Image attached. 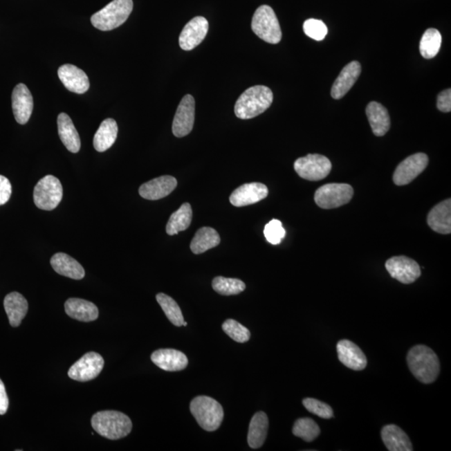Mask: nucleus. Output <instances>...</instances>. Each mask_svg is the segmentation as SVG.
I'll return each mask as SVG.
<instances>
[{
    "instance_id": "1",
    "label": "nucleus",
    "mask_w": 451,
    "mask_h": 451,
    "mask_svg": "<svg viewBox=\"0 0 451 451\" xmlns=\"http://www.w3.org/2000/svg\"><path fill=\"white\" fill-rule=\"evenodd\" d=\"M407 364L413 376L424 384H432L440 374V360L436 353L425 345H416L409 350Z\"/></svg>"
},
{
    "instance_id": "2",
    "label": "nucleus",
    "mask_w": 451,
    "mask_h": 451,
    "mask_svg": "<svg viewBox=\"0 0 451 451\" xmlns=\"http://www.w3.org/2000/svg\"><path fill=\"white\" fill-rule=\"evenodd\" d=\"M273 100V91L265 86L248 88L235 104V114L241 120H248L263 114L271 107Z\"/></svg>"
},
{
    "instance_id": "3",
    "label": "nucleus",
    "mask_w": 451,
    "mask_h": 451,
    "mask_svg": "<svg viewBox=\"0 0 451 451\" xmlns=\"http://www.w3.org/2000/svg\"><path fill=\"white\" fill-rule=\"evenodd\" d=\"M91 425L95 432L109 440L127 437L132 430V422L127 414L115 410H104L94 414Z\"/></svg>"
},
{
    "instance_id": "4",
    "label": "nucleus",
    "mask_w": 451,
    "mask_h": 451,
    "mask_svg": "<svg viewBox=\"0 0 451 451\" xmlns=\"http://www.w3.org/2000/svg\"><path fill=\"white\" fill-rule=\"evenodd\" d=\"M190 410L193 417L206 432H215L223 421V406L211 397L197 396L191 402Z\"/></svg>"
},
{
    "instance_id": "5",
    "label": "nucleus",
    "mask_w": 451,
    "mask_h": 451,
    "mask_svg": "<svg viewBox=\"0 0 451 451\" xmlns=\"http://www.w3.org/2000/svg\"><path fill=\"white\" fill-rule=\"evenodd\" d=\"M132 10V0H113L102 10L92 15V25L102 31L115 30L127 21Z\"/></svg>"
},
{
    "instance_id": "6",
    "label": "nucleus",
    "mask_w": 451,
    "mask_h": 451,
    "mask_svg": "<svg viewBox=\"0 0 451 451\" xmlns=\"http://www.w3.org/2000/svg\"><path fill=\"white\" fill-rule=\"evenodd\" d=\"M252 30L265 42L276 44L282 39V30L275 10L268 6L257 8L252 20Z\"/></svg>"
},
{
    "instance_id": "7",
    "label": "nucleus",
    "mask_w": 451,
    "mask_h": 451,
    "mask_svg": "<svg viewBox=\"0 0 451 451\" xmlns=\"http://www.w3.org/2000/svg\"><path fill=\"white\" fill-rule=\"evenodd\" d=\"M63 197V187L57 177L48 175L39 180L34 190L36 207L51 211L57 208Z\"/></svg>"
},
{
    "instance_id": "8",
    "label": "nucleus",
    "mask_w": 451,
    "mask_h": 451,
    "mask_svg": "<svg viewBox=\"0 0 451 451\" xmlns=\"http://www.w3.org/2000/svg\"><path fill=\"white\" fill-rule=\"evenodd\" d=\"M353 195V189L350 185L330 183L317 189L314 200L321 208L333 209L349 203Z\"/></svg>"
},
{
    "instance_id": "9",
    "label": "nucleus",
    "mask_w": 451,
    "mask_h": 451,
    "mask_svg": "<svg viewBox=\"0 0 451 451\" xmlns=\"http://www.w3.org/2000/svg\"><path fill=\"white\" fill-rule=\"evenodd\" d=\"M332 164L327 157L319 154H309L300 157L295 163V170L302 178L308 181H320L331 172Z\"/></svg>"
},
{
    "instance_id": "10",
    "label": "nucleus",
    "mask_w": 451,
    "mask_h": 451,
    "mask_svg": "<svg viewBox=\"0 0 451 451\" xmlns=\"http://www.w3.org/2000/svg\"><path fill=\"white\" fill-rule=\"evenodd\" d=\"M104 365V361L102 356L95 352L87 353L71 366L68 376L76 381H90L99 376Z\"/></svg>"
},
{
    "instance_id": "11",
    "label": "nucleus",
    "mask_w": 451,
    "mask_h": 451,
    "mask_svg": "<svg viewBox=\"0 0 451 451\" xmlns=\"http://www.w3.org/2000/svg\"><path fill=\"white\" fill-rule=\"evenodd\" d=\"M385 268L393 279L404 284L414 283L421 275L420 265L405 256L392 257L386 261Z\"/></svg>"
},
{
    "instance_id": "12",
    "label": "nucleus",
    "mask_w": 451,
    "mask_h": 451,
    "mask_svg": "<svg viewBox=\"0 0 451 451\" xmlns=\"http://www.w3.org/2000/svg\"><path fill=\"white\" fill-rule=\"evenodd\" d=\"M429 158L425 153H417L407 157L394 171L393 181L397 186H405L424 172L428 166Z\"/></svg>"
},
{
    "instance_id": "13",
    "label": "nucleus",
    "mask_w": 451,
    "mask_h": 451,
    "mask_svg": "<svg viewBox=\"0 0 451 451\" xmlns=\"http://www.w3.org/2000/svg\"><path fill=\"white\" fill-rule=\"evenodd\" d=\"M195 120V100L191 95H185L180 102L172 123V132L176 138L190 134Z\"/></svg>"
},
{
    "instance_id": "14",
    "label": "nucleus",
    "mask_w": 451,
    "mask_h": 451,
    "mask_svg": "<svg viewBox=\"0 0 451 451\" xmlns=\"http://www.w3.org/2000/svg\"><path fill=\"white\" fill-rule=\"evenodd\" d=\"M209 24L206 18L197 16L189 21L180 35L179 44L183 50H192L206 38Z\"/></svg>"
},
{
    "instance_id": "15",
    "label": "nucleus",
    "mask_w": 451,
    "mask_h": 451,
    "mask_svg": "<svg viewBox=\"0 0 451 451\" xmlns=\"http://www.w3.org/2000/svg\"><path fill=\"white\" fill-rule=\"evenodd\" d=\"M12 108L16 122L20 125L29 122L33 111L34 102L30 91L25 84H19L15 87L12 94Z\"/></svg>"
},
{
    "instance_id": "16",
    "label": "nucleus",
    "mask_w": 451,
    "mask_h": 451,
    "mask_svg": "<svg viewBox=\"0 0 451 451\" xmlns=\"http://www.w3.org/2000/svg\"><path fill=\"white\" fill-rule=\"evenodd\" d=\"M268 195V189L264 184L252 183L243 185L232 192L230 203L232 206L241 208L255 204Z\"/></svg>"
},
{
    "instance_id": "17",
    "label": "nucleus",
    "mask_w": 451,
    "mask_h": 451,
    "mask_svg": "<svg viewBox=\"0 0 451 451\" xmlns=\"http://www.w3.org/2000/svg\"><path fill=\"white\" fill-rule=\"evenodd\" d=\"M338 360L346 367L360 371L367 366V358L358 345L352 341L343 340L337 344Z\"/></svg>"
},
{
    "instance_id": "18",
    "label": "nucleus",
    "mask_w": 451,
    "mask_h": 451,
    "mask_svg": "<svg viewBox=\"0 0 451 451\" xmlns=\"http://www.w3.org/2000/svg\"><path fill=\"white\" fill-rule=\"evenodd\" d=\"M58 75L64 87L76 94H84L90 88L88 76L73 64H64L58 70Z\"/></svg>"
},
{
    "instance_id": "19",
    "label": "nucleus",
    "mask_w": 451,
    "mask_h": 451,
    "mask_svg": "<svg viewBox=\"0 0 451 451\" xmlns=\"http://www.w3.org/2000/svg\"><path fill=\"white\" fill-rule=\"evenodd\" d=\"M151 361L165 371H181L187 368L188 358L186 354L173 349H163L152 353Z\"/></svg>"
},
{
    "instance_id": "20",
    "label": "nucleus",
    "mask_w": 451,
    "mask_h": 451,
    "mask_svg": "<svg viewBox=\"0 0 451 451\" xmlns=\"http://www.w3.org/2000/svg\"><path fill=\"white\" fill-rule=\"evenodd\" d=\"M176 186L177 181L175 177L163 176L142 185L139 193L145 199L156 201L170 195Z\"/></svg>"
},
{
    "instance_id": "21",
    "label": "nucleus",
    "mask_w": 451,
    "mask_h": 451,
    "mask_svg": "<svg viewBox=\"0 0 451 451\" xmlns=\"http://www.w3.org/2000/svg\"><path fill=\"white\" fill-rule=\"evenodd\" d=\"M361 74V66L358 62H352L346 66L334 82L331 95L333 99L340 100L348 93Z\"/></svg>"
},
{
    "instance_id": "22",
    "label": "nucleus",
    "mask_w": 451,
    "mask_h": 451,
    "mask_svg": "<svg viewBox=\"0 0 451 451\" xmlns=\"http://www.w3.org/2000/svg\"><path fill=\"white\" fill-rule=\"evenodd\" d=\"M427 223L433 231L441 234L451 232V201L447 199L439 203L430 212Z\"/></svg>"
},
{
    "instance_id": "23",
    "label": "nucleus",
    "mask_w": 451,
    "mask_h": 451,
    "mask_svg": "<svg viewBox=\"0 0 451 451\" xmlns=\"http://www.w3.org/2000/svg\"><path fill=\"white\" fill-rule=\"evenodd\" d=\"M50 264L58 275L72 279L80 280L86 275L82 264L66 253H56L51 257Z\"/></svg>"
},
{
    "instance_id": "24",
    "label": "nucleus",
    "mask_w": 451,
    "mask_h": 451,
    "mask_svg": "<svg viewBox=\"0 0 451 451\" xmlns=\"http://www.w3.org/2000/svg\"><path fill=\"white\" fill-rule=\"evenodd\" d=\"M68 316L80 322H92L98 319L99 310L90 301L72 297L64 304Z\"/></svg>"
},
{
    "instance_id": "25",
    "label": "nucleus",
    "mask_w": 451,
    "mask_h": 451,
    "mask_svg": "<svg viewBox=\"0 0 451 451\" xmlns=\"http://www.w3.org/2000/svg\"><path fill=\"white\" fill-rule=\"evenodd\" d=\"M381 437L389 451H412L413 445L408 434L396 425H385L382 429Z\"/></svg>"
},
{
    "instance_id": "26",
    "label": "nucleus",
    "mask_w": 451,
    "mask_h": 451,
    "mask_svg": "<svg viewBox=\"0 0 451 451\" xmlns=\"http://www.w3.org/2000/svg\"><path fill=\"white\" fill-rule=\"evenodd\" d=\"M58 132L60 140L68 151L77 153L80 150V138L73 122L66 113H60L57 119Z\"/></svg>"
},
{
    "instance_id": "27",
    "label": "nucleus",
    "mask_w": 451,
    "mask_h": 451,
    "mask_svg": "<svg viewBox=\"0 0 451 451\" xmlns=\"http://www.w3.org/2000/svg\"><path fill=\"white\" fill-rule=\"evenodd\" d=\"M3 306L10 325L18 327L25 319L29 308L26 297L17 292L10 293L6 297Z\"/></svg>"
},
{
    "instance_id": "28",
    "label": "nucleus",
    "mask_w": 451,
    "mask_h": 451,
    "mask_svg": "<svg viewBox=\"0 0 451 451\" xmlns=\"http://www.w3.org/2000/svg\"><path fill=\"white\" fill-rule=\"evenodd\" d=\"M366 115L374 135L383 136L390 128V118L387 109L378 102H370L366 108Z\"/></svg>"
},
{
    "instance_id": "29",
    "label": "nucleus",
    "mask_w": 451,
    "mask_h": 451,
    "mask_svg": "<svg viewBox=\"0 0 451 451\" xmlns=\"http://www.w3.org/2000/svg\"><path fill=\"white\" fill-rule=\"evenodd\" d=\"M268 418L264 412H257L252 416L248 434V445L252 449L263 446L268 436Z\"/></svg>"
},
{
    "instance_id": "30",
    "label": "nucleus",
    "mask_w": 451,
    "mask_h": 451,
    "mask_svg": "<svg viewBox=\"0 0 451 451\" xmlns=\"http://www.w3.org/2000/svg\"><path fill=\"white\" fill-rule=\"evenodd\" d=\"M118 134V123L114 119L103 120L95 135L93 143L95 150L99 152L107 151L115 143Z\"/></svg>"
},
{
    "instance_id": "31",
    "label": "nucleus",
    "mask_w": 451,
    "mask_h": 451,
    "mask_svg": "<svg viewBox=\"0 0 451 451\" xmlns=\"http://www.w3.org/2000/svg\"><path fill=\"white\" fill-rule=\"evenodd\" d=\"M221 243L220 236L214 228L204 227L196 232L192 241L191 250L195 255H201L216 248Z\"/></svg>"
},
{
    "instance_id": "32",
    "label": "nucleus",
    "mask_w": 451,
    "mask_h": 451,
    "mask_svg": "<svg viewBox=\"0 0 451 451\" xmlns=\"http://www.w3.org/2000/svg\"><path fill=\"white\" fill-rule=\"evenodd\" d=\"M192 220V209L189 203L182 205L178 210L173 213L167 225L168 235L178 234L180 232L187 230L190 227Z\"/></svg>"
},
{
    "instance_id": "33",
    "label": "nucleus",
    "mask_w": 451,
    "mask_h": 451,
    "mask_svg": "<svg viewBox=\"0 0 451 451\" xmlns=\"http://www.w3.org/2000/svg\"><path fill=\"white\" fill-rule=\"evenodd\" d=\"M442 37L436 29H428L423 35L421 44V54L425 59L436 57L441 50Z\"/></svg>"
},
{
    "instance_id": "34",
    "label": "nucleus",
    "mask_w": 451,
    "mask_h": 451,
    "mask_svg": "<svg viewBox=\"0 0 451 451\" xmlns=\"http://www.w3.org/2000/svg\"><path fill=\"white\" fill-rule=\"evenodd\" d=\"M156 301L162 307L169 321L176 327L183 326L184 317L179 305L170 296L160 293L156 295Z\"/></svg>"
},
{
    "instance_id": "35",
    "label": "nucleus",
    "mask_w": 451,
    "mask_h": 451,
    "mask_svg": "<svg viewBox=\"0 0 451 451\" xmlns=\"http://www.w3.org/2000/svg\"><path fill=\"white\" fill-rule=\"evenodd\" d=\"M321 430L317 423L310 418H301L293 425V434L306 442H312L320 436Z\"/></svg>"
},
{
    "instance_id": "36",
    "label": "nucleus",
    "mask_w": 451,
    "mask_h": 451,
    "mask_svg": "<svg viewBox=\"0 0 451 451\" xmlns=\"http://www.w3.org/2000/svg\"><path fill=\"white\" fill-rule=\"evenodd\" d=\"M212 288L221 295L230 296L239 295L246 289L243 281L237 279H228L224 277H216L212 280Z\"/></svg>"
},
{
    "instance_id": "37",
    "label": "nucleus",
    "mask_w": 451,
    "mask_h": 451,
    "mask_svg": "<svg viewBox=\"0 0 451 451\" xmlns=\"http://www.w3.org/2000/svg\"><path fill=\"white\" fill-rule=\"evenodd\" d=\"M223 329L226 334L237 343H247L250 340V331L234 320H226L223 324Z\"/></svg>"
},
{
    "instance_id": "38",
    "label": "nucleus",
    "mask_w": 451,
    "mask_h": 451,
    "mask_svg": "<svg viewBox=\"0 0 451 451\" xmlns=\"http://www.w3.org/2000/svg\"><path fill=\"white\" fill-rule=\"evenodd\" d=\"M303 405L308 412L315 414L317 416L325 418V420L333 417L331 406L326 404V403L317 401L316 398H306L303 401Z\"/></svg>"
},
{
    "instance_id": "39",
    "label": "nucleus",
    "mask_w": 451,
    "mask_h": 451,
    "mask_svg": "<svg viewBox=\"0 0 451 451\" xmlns=\"http://www.w3.org/2000/svg\"><path fill=\"white\" fill-rule=\"evenodd\" d=\"M304 31L306 35L317 42L324 39L328 35V28L320 19H309L304 24Z\"/></svg>"
},
{
    "instance_id": "40",
    "label": "nucleus",
    "mask_w": 451,
    "mask_h": 451,
    "mask_svg": "<svg viewBox=\"0 0 451 451\" xmlns=\"http://www.w3.org/2000/svg\"><path fill=\"white\" fill-rule=\"evenodd\" d=\"M264 236L269 243L273 245L280 244L286 236L285 229L281 221L273 219L265 226Z\"/></svg>"
},
{
    "instance_id": "41",
    "label": "nucleus",
    "mask_w": 451,
    "mask_h": 451,
    "mask_svg": "<svg viewBox=\"0 0 451 451\" xmlns=\"http://www.w3.org/2000/svg\"><path fill=\"white\" fill-rule=\"evenodd\" d=\"M12 193L11 183L6 176L0 175V206L8 203Z\"/></svg>"
},
{
    "instance_id": "42",
    "label": "nucleus",
    "mask_w": 451,
    "mask_h": 451,
    "mask_svg": "<svg viewBox=\"0 0 451 451\" xmlns=\"http://www.w3.org/2000/svg\"><path fill=\"white\" fill-rule=\"evenodd\" d=\"M437 108L442 112H450L451 111V90L441 92L437 98Z\"/></svg>"
},
{
    "instance_id": "43",
    "label": "nucleus",
    "mask_w": 451,
    "mask_h": 451,
    "mask_svg": "<svg viewBox=\"0 0 451 451\" xmlns=\"http://www.w3.org/2000/svg\"><path fill=\"white\" fill-rule=\"evenodd\" d=\"M9 408V398H8L6 386L0 380V416H3L7 412Z\"/></svg>"
},
{
    "instance_id": "44",
    "label": "nucleus",
    "mask_w": 451,
    "mask_h": 451,
    "mask_svg": "<svg viewBox=\"0 0 451 451\" xmlns=\"http://www.w3.org/2000/svg\"><path fill=\"white\" fill-rule=\"evenodd\" d=\"M183 326H185V327H186V326H187V323L186 321L183 322Z\"/></svg>"
}]
</instances>
